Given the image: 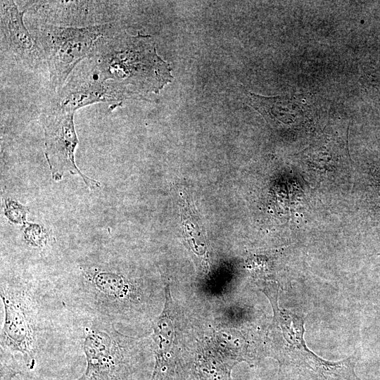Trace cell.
I'll use <instances>...</instances> for the list:
<instances>
[{"label": "cell", "instance_id": "5b68a950", "mask_svg": "<svg viewBox=\"0 0 380 380\" xmlns=\"http://www.w3.org/2000/svg\"><path fill=\"white\" fill-rule=\"evenodd\" d=\"M110 30V25L82 28L46 25L39 29L37 39L47 59L53 89L61 88L80 61L93 56L96 42Z\"/></svg>", "mask_w": 380, "mask_h": 380}, {"label": "cell", "instance_id": "277c9868", "mask_svg": "<svg viewBox=\"0 0 380 380\" xmlns=\"http://www.w3.org/2000/svg\"><path fill=\"white\" fill-rule=\"evenodd\" d=\"M83 334L87 365L76 380H138L139 362L132 349L134 339L97 318H92Z\"/></svg>", "mask_w": 380, "mask_h": 380}, {"label": "cell", "instance_id": "9c48e42d", "mask_svg": "<svg viewBox=\"0 0 380 380\" xmlns=\"http://www.w3.org/2000/svg\"><path fill=\"white\" fill-rule=\"evenodd\" d=\"M23 13L13 1L1 3V23L6 26L9 46L17 54L25 56L33 52L34 42L23 24Z\"/></svg>", "mask_w": 380, "mask_h": 380}, {"label": "cell", "instance_id": "7a4b0ae2", "mask_svg": "<svg viewBox=\"0 0 380 380\" xmlns=\"http://www.w3.org/2000/svg\"><path fill=\"white\" fill-rule=\"evenodd\" d=\"M4 320L1 330V356L14 360L23 371L37 365L50 331L42 300L29 287L1 284Z\"/></svg>", "mask_w": 380, "mask_h": 380}, {"label": "cell", "instance_id": "ba28073f", "mask_svg": "<svg viewBox=\"0 0 380 380\" xmlns=\"http://www.w3.org/2000/svg\"><path fill=\"white\" fill-rule=\"evenodd\" d=\"M165 306L161 314L153 322L152 348L155 366L151 380H167L171 375L170 352L175 339L172 315V300L168 288L165 289Z\"/></svg>", "mask_w": 380, "mask_h": 380}, {"label": "cell", "instance_id": "52a82bcc", "mask_svg": "<svg viewBox=\"0 0 380 380\" xmlns=\"http://www.w3.org/2000/svg\"><path fill=\"white\" fill-rule=\"evenodd\" d=\"M107 81L95 68L84 77L74 76L61 90L58 108L75 112L86 105L122 100L131 96L118 83Z\"/></svg>", "mask_w": 380, "mask_h": 380}, {"label": "cell", "instance_id": "8992f818", "mask_svg": "<svg viewBox=\"0 0 380 380\" xmlns=\"http://www.w3.org/2000/svg\"><path fill=\"white\" fill-rule=\"evenodd\" d=\"M73 111L58 108L47 118L44 125L45 156L53 180H61L69 172L79 175L90 189L100 183L84 175L75 162V150L78 144Z\"/></svg>", "mask_w": 380, "mask_h": 380}, {"label": "cell", "instance_id": "6da1fadb", "mask_svg": "<svg viewBox=\"0 0 380 380\" xmlns=\"http://www.w3.org/2000/svg\"><path fill=\"white\" fill-rule=\"evenodd\" d=\"M93 56L94 68L103 80L118 83L131 94L156 91L167 79V67L149 37H103Z\"/></svg>", "mask_w": 380, "mask_h": 380}, {"label": "cell", "instance_id": "3957f363", "mask_svg": "<svg viewBox=\"0 0 380 380\" xmlns=\"http://www.w3.org/2000/svg\"><path fill=\"white\" fill-rule=\"evenodd\" d=\"M272 333L281 337L274 341V357L289 380H360L355 373L354 360L329 362L309 350L303 338V319L287 310L272 306Z\"/></svg>", "mask_w": 380, "mask_h": 380}]
</instances>
